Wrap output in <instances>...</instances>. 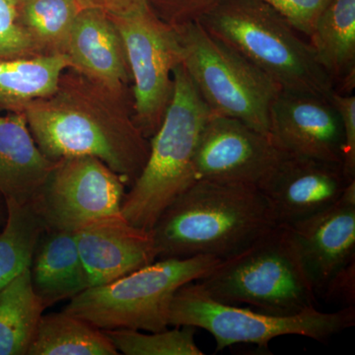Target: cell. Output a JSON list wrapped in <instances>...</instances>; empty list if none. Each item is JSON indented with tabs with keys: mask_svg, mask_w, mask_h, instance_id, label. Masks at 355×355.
Returning <instances> with one entry per match:
<instances>
[{
	"mask_svg": "<svg viewBox=\"0 0 355 355\" xmlns=\"http://www.w3.org/2000/svg\"><path fill=\"white\" fill-rule=\"evenodd\" d=\"M277 225L263 191L249 184L197 180L151 230L160 259L224 260Z\"/></svg>",
	"mask_w": 355,
	"mask_h": 355,
	"instance_id": "obj_2",
	"label": "cell"
},
{
	"mask_svg": "<svg viewBox=\"0 0 355 355\" xmlns=\"http://www.w3.org/2000/svg\"><path fill=\"white\" fill-rule=\"evenodd\" d=\"M160 19L177 28L198 22L220 0H147Z\"/></svg>",
	"mask_w": 355,
	"mask_h": 355,
	"instance_id": "obj_27",
	"label": "cell"
},
{
	"mask_svg": "<svg viewBox=\"0 0 355 355\" xmlns=\"http://www.w3.org/2000/svg\"><path fill=\"white\" fill-rule=\"evenodd\" d=\"M104 331L62 311L42 315L27 355H118Z\"/></svg>",
	"mask_w": 355,
	"mask_h": 355,
	"instance_id": "obj_21",
	"label": "cell"
},
{
	"mask_svg": "<svg viewBox=\"0 0 355 355\" xmlns=\"http://www.w3.org/2000/svg\"><path fill=\"white\" fill-rule=\"evenodd\" d=\"M330 100L342 121L343 173L347 182H352L355 180V96L335 90Z\"/></svg>",
	"mask_w": 355,
	"mask_h": 355,
	"instance_id": "obj_29",
	"label": "cell"
},
{
	"mask_svg": "<svg viewBox=\"0 0 355 355\" xmlns=\"http://www.w3.org/2000/svg\"><path fill=\"white\" fill-rule=\"evenodd\" d=\"M37 146L50 160L92 156L132 186L150 150L127 98L119 97L78 73L65 70L57 91L23 108Z\"/></svg>",
	"mask_w": 355,
	"mask_h": 355,
	"instance_id": "obj_1",
	"label": "cell"
},
{
	"mask_svg": "<svg viewBox=\"0 0 355 355\" xmlns=\"http://www.w3.org/2000/svg\"><path fill=\"white\" fill-rule=\"evenodd\" d=\"M110 16L127 53L133 81V119L150 139L172 100L173 71L183 62L181 41L177 30L160 19L148 1Z\"/></svg>",
	"mask_w": 355,
	"mask_h": 355,
	"instance_id": "obj_9",
	"label": "cell"
},
{
	"mask_svg": "<svg viewBox=\"0 0 355 355\" xmlns=\"http://www.w3.org/2000/svg\"><path fill=\"white\" fill-rule=\"evenodd\" d=\"M64 55L70 69L119 97L132 81L125 44L111 16L86 7L77 15Z\"/></svg>",
	"mask_w": 355,
	"mask_h": 355,
	"instance_id": "obj_16",
	"label": "cell"
},
{
	"mask_svg": "<svg viewBox=\"0 0 355 355\" xmlns=\"http://www.w3.org/2000/svg\"><path fill=\"white\" fill-rule=\"evenodd\" d=\"M322 296L340 302L342 308L355 307V260L334 275Z\"/></svg>",
	"mask_w": 355,
	"mask_h": 355,
	"instance_id": "obj_30",
	"label": "cell"
},
{
	"mask_svg": "<svg viewBox=\"0 0 355 355\" xmlns=\"http://www.w3.org/2000/svg\"><path fill=\"white\" fill-rule=\"evenodd\" d=\"M287 155L270 133L210 114L196 149V179L249 184L261 190Z\"/></svg>",
	"mask_w": 355,
	"mask_h": 355,
	"instance_id": "obj_11",
	"label": "cell"
},
{
	"mask_svg": "<svg viewBox=\"0 0 355 355\" xmlns=\"http://www.w3.org/2000/svg\"><path fill=\"white\" fill-rule=\"evenodd\" d=\"M175 29L183 49L182 64L210 113L236 119L268 133L270 106L282 88L200 22Z\"/></svg>",
	"mask_w": 355,
	"mask_h": 355,
	"instance_id": "obj_7",
	"label": "cell"
},
{
	"mask_svg": "<svg viewBox=\"0 0 355 355\" xmlns=\"http://www.w3.org/2000/svg\"><path fill=\"white\" fill-rule=\"evenodd\" d=\"M37 146L22 112L0 116V193L32 205L55 166Z\"/></svg>",
	"mask_w": 355,
	"mask_h": 355,
	"instance_id": "obj_17",
	"label": "cell"
},
{
	"mask_svg": "<svg viewBox=\"0 0 355 355\" xmlns=\"http://www.w3.org/2000/svg\"><path fill=\"white\" fill-rule=\"evenodd\" d=\"M119 354L125 355H202L195 340L196 328L175 326L160 331L130 329L104 331Z\"/></svg>",
	"mask_w": 355,
	"mask_h": 355,
	"instance_id": "obj_25",
	"label": "cell"
},
{
	"mask_svg": "<svg viewBox=\"0 0 355 355\" xmlns=\"http://www.w3.org/2000/svg\"><path fill=\"white\" fill-rule=\"evenodd\" d=\"M270 4L298 32L309 38L318 19L331 0H263Z\"/></svg>",
	"mask_w": 355,
	"mask_h": 355,
	"instance_id": "obj_28",
	"label": "cell"
},
{
	"mask_svg": "<svg viewBox=\"0 0 355 355\" xmlns=\"http://www.w3.org/2000/svg\"><path fill=\"white\" fill-rule=\"evenodd\" d=\"M171 102L149 142L148 158L121 202V214L151 231L164 210L193 182L195 154L210 111L183 64L173 71Z\"/></svg>",
	"mask_w": 355,
	"mask_h": 355,
	"instance_id": "obj_4",
	"label": "cell"
},
{
	"mask_svg": "<svg viewBox=\"0 0 355 355\" xmlns=\"http://www.w3.org/2000/svg\"><path fill=\"white\" fill-rule=\"evenodd\" d=\"M169 324L209 331L216 340V352H221L237 343L268 347L270 340L282 336H302L326 342L354 327L355 307L340 308L336 312H322L312 307L294 315L270 314L219 302L198 282H190L175 293Z\"/></svg>",
	"mask_w": 355,
	"mask_h": 355,
	"instance_id": "obj_8",
	"label": "cell"
},
{
	"mask_svg": "<svg viewBox=\"0 0 355 355\" xmlns=\"http://www.w3.org/2000/svg\"><path fill=\"white\" fill-rule=\"evenodd\" d=\"M308 40L336 90L352 94L355 86V0H331Z\"/></svg>",
	"mask_w": 355,
	"mask_h": 355,
	"instance_id": "obj_19",
	"label": "cell"
},
{
	"mask_svg": "<svg viewBox=\"0 0 355 355\" xmlns=\"http://www.w3.org/2000/svg\"><path fill=\"white\" fill-rule=\"evenodd\" d=\"M44 310L30 268L0 291V355H27Z\"/></svg>",
	"mask_w": 355,
	"mask_h": 355,
	"instance_id": "obj_22",
	"label": "cell"
},
{
	"mask_svg": "<svg viewBox=\"0 0 355 355\" xmlns=\"http://www.w3.org/2000/svg\"><path fill=\"white\" fill-rule=\"evenodd\" d=\"M33 291L44 307L73 298L91 286L74 233L44 230L33 256Z\"/></svg>",
	"mask_w": 355,
	"mask_h": 355,
	"instance_id": "obj_18",
	"label": "cell"
},
{
	"mask_svg": "<svg viewBox=\"0 0 355 355\" xmlns=\"http://www.w3.org/2000/svg\"><path fill=\"white\" fill-rule=\"evenodd\" d=\"M20 0H0V58L39 55L19 20Z\"/></svg>",
	"mask_w": 355,
	"mask_h": 355,
	"instance_id": "obj_26",
	"label": "cell"
},
{
	"mask_svg": "<svg viewBox=\"0 0 355 355\" xmlns=\"http://www.w3.org/2000/svg\"><path fill=\"white\" fill-rule=\"evenodd\" d=\"M80 0H20L19 20L39 53H64Z\"/></svg>",
	"mask_w": 355,
	"mask_h": 355,
	"instance_id": "obj_24",
	"label": "cell"
},
{
	"mask_svg": "<svg viewBox=\"0 0 355 355\" xmlns=\"http://www.w3.org/2000/svg\"><path fill=\"white\" fill-rule=\"evenodd\" d=\"M91 286H102L157 260L153 232L121 214L92 222L74 233Z\"/></svg>",
	"mask_w": 355,
	"mask_h": 355,
	"instance_id": "obj_15",
	"label": "cell"
},
{
	"mask_svg": "<svg viewBox=\"0 0 355 355\" xmlns=\"http://www.w3.org/2000/svg\"><path fill=\"white\" fill-rule=\"evenodd\" d=\"M350 182L343 166L287 155L261 189L277 225H291L336 202Z\"/></svg>",
	"mask_w": 355,
	"mask_h": 355,
	"instance_id": "obj_14",
	"label": "cell"
},
{
	"mask_svg": "<svg viewBox=\"0 0 355 355\" xmlns=\"http://www.w3.org/2000/svg\"><path fill=\"white\" fill-rule=\"evenodd\" d=\"M146 1L147 0H80L83 8L100 9L109 15L127 12Z\"/></svg>",
	"mask_w": 355,
	"mask_h": 355,
	"instance_id": "obj_31",
	"label": "cell"
},
{
	"mask_svg": "<svg viewBox=\"0 0 355 355\" xmlns=\"http://www.w3.org/2000/svg\"><path fill=\"white\" fill-rule=\"evenodd\" d=\"M287 227L317 295H322L334 275L355 260V180L330 207Z\"/></svg>",
	"mask_w": 355,
	"mask_h": 355,
	"instance_id": "obj_13",
	"label": "cell"
},
{
	"mask_svg": "<svg viewBox=\"0 0 355 355\" xmlns=\"http://www.w3.org/2000/svg\"><path fill=\"white\" fill-rule=\"evenodd\" d=\"M7 216L0 232V291L29 270L44 226L31 205L6 200Z\"/></svg>",
	"mask_w": 355,
	"mask_h": 355,
	"instance_id": "obj_23",
	"label": "cell"
},
{
	"mask_svg": "<svg viewBox=\"0 0 355 355\" xmlns=\"http://www.w3.org/2000/svg\"><path fill=\"white\" fill-rule=\"evenodd\" d=\"M268 133L289 155L342 165V121L328 98L280 91L270 106Z\"/></svg>",
	"mask_w": 355,
	"mask_h": 355,
	"instance_id": "obj_12",
	"label": "cell"
},
{
	"mask_svg": "<svg viewBox=\"0 0 355 355\" xmlns=\"http://www.w3.org/2000/svg\"><path fill=\"white\" fill-rule=\"evenodd\" d=\"M198 22L263 70L282 90L328 99L336 90L309 40L263 0H220Z\"/></svg>",
	"mask_w": 355,
	"mask_h": 355,
	"instance_id": "obj_3",
	"label": "cell"
},
{
	"mask_svg": "<svg viewBox=\"0 0 355 355\" xmlns=\"http://www.w3.org/2000/svg\"><path fill=\"white\" fill-rule=\"evenodd\" d=\"M220 261L211 256L160 259L109 284L89 287L62 311L102 331H164L178 289L202 279Z\"/></svg>",
	"mask_w": 355,
	"mask_h": 355,
	"instance_id": "obj_6",
	"label": "cell"
},
{
	"mask_svg": "<svg viewBox=\"0 0 355 355\" xmlns=\"http://www.w3.org/2000/svg\"><path fill=\"white\" fill-rule=\"evenodd\" d=\"M125 186L99 159L73 156L57 161L31 205L46 230L76 233L121 214Z\"/></svg>",
	"mask_w": 355,
	"mask_h": 355,
	"instance_id": "obj_10",
	"label": "cell"
},
{
	"mask_svg": "<svg viewBox=\"0 0 355 355\" xmlns=\"http://www.w3.org/2000/svg\"><path fill=\"white\" fill-rule=\"evenodd\" d=\"M69 69L64 53L0 58V110L20 112L30 103L50 97Z\"/></svg>",
	"mask_w": 355,
	"mask_h": 355,
	"instance_id": "obj_20",
	"label": "cell"
},
{
	"mask_svg": "<svg viewBox=\"0 0 355 355\" xmlns=\"http://www.w3.org/2000/svg\"><path fill=\"white\" fill-rule=\"evenodd\" d=\"M198 282L219 302L270 314L294 315L316 307L317 293L293 236L279 224L219 261Z\"/></svg>",
	"mask_w": 355,
	"mask_h": 355,
	"instance_id": "obj_5",
	"label": "cell"
},
{
	"mask_svg": "<svg viewBox=\"0 0 355 355\" xmlns=\"http://www.w3.org/2000/svg\"><path fill=\"white\" fill-rule=\"evenodd\" d=\"M7 216L6 202L4 198L0 193V227L6 223Z\"/></svg>",
	"mask_w": 355,
	"mask_h": 355,
	"instance_id": "obj_32",
	"label": "cell"
}]
</instances>
